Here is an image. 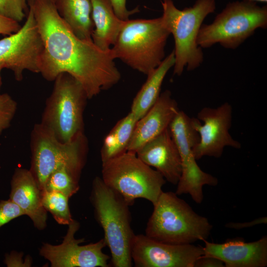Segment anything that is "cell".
<instances>
[{
    "label": "cell",
    "mask_w": 267,
    "mask_h": 267,
    "mask_svg": "<svg viewBox=\"0 0 267 267\" xmlns=\"http://www.w3.org/2000/svg\"><path fill=\"white\" fill-rule=\"evenodd\" d=\"M267 27V6L243 0L228 2L209 24H203L197 42L201 48L216 44L235 49L259 28Z\"/></svg>",
    "instance_id": "8992f818"
},
{
    "label": "cell",
    "mask_w": 267,
    "mask_h": 267,
    "mask_svg": "<svg viewBox=\"0 0 267 267\" xmlns=\"http://www.w3.org/2000/svg\"><path fill=\"white\" fill-rule=\"evenodd\" d=\"M137 121L129 112L117 122L104 139L100 150L102 163L127 151Z\"/></svg>",
    "instance_id": "44dd1931"
},
{
    "label": "cell",
    "mask_w": 267,
    "mask_h": 267,
    "mask_svg": "<svg viewBox=\"0 0 267 267\" xmlns=\"http://www.w3.org/2000/svg\"><path fill=\"white\" fill-rule=\"evenodd\" d=\"M9 200L17 205L39 229L46 226V211L42 202V190L30 170L17 168L12 177Z\"/></svg>",
    "instance_id": "e0dca14e"
},
{
    "label": "cell",
    "mask_w": 267,
    "mask_h": 267,
    "mask_svg": "<svg viewBox=\"0 0 267 267\" xmlns=\"http://www.w3.org/2000/svg\"><path fill=\"white\" fill-rule=\"evenodd\" d=\"M26 0V1H27V0ZM52 0V1L53 2H54V1H55V0Z\"/></svg>",
    "instance_id": "836d02e7"
},
{
    "label": "cell",
    "mask_w": 267,
    "mask_h": 267,
    "mask_svg": "<svg viewBox=\"0 0 267 267\" xmlns=\"http://www.w3.org/2000/svg\"><path fill=\"white\" fill-rule=\"evenodd\" d=\"M179 110L171 91H163L149 111L137 121L127 151L135 153L143 145L168 128Z\"/></svg>",
    "instance_id": "9a60e30c"
},
{
    "label": "cell",
    "mask_w": 267,
    "mask_h": 267,
    "mask_svg": "<svg viewBox=\"0 0 267 267\" xmlns=\"http://www.w3.org/2000/svg\"><path fill=\"white\" fill-rule=\"evenodd\" d=\"M205 256L222 261L225 267H265L267 266V237L251 242L229 240L222 243L204 240Z\"/></svg>",
    "instance_id": "5bb4252c"
},
{
    "label": "cell",
    "mask_w": 267,
    "mask_h": 267,
    "mask_svg": "<svg viewBox=\"0 0 267 267\" xmlns=\"http://www.w3.org/2000/svg\"><path fill=\"white\" fill-rule=\"evenodd\" d=\"M90 199L96 221L104 231L112 265L114 267H132V248L135 234L131 227L130 206L99 177L93 180Z\"/></svg>",
    "instance_id": "3957f363"
},
{
    "label": "cell",
    "mask_w": 267,
    "mask_h": 267,
    "mask_svg": "<svg viewBox=\"0 0 267 267\" xmlns=\"http://www.w3.org/2000/svg\"><path fill=\"white\" fill-rule=\"evenodd\" d=\"M59 14L79 38L92 41L94 27L89 0H55Z\"/></svg>",
    "instance_id": "ffe728a7"
},
{
    "label": "cell",
    "mask_w": 267,
    "mask_h": 267,
    "mask_svg": "<svg viewBox=\"0 0 267 267\" xmlns=\"http://www.w3.org/2000/svg\"><path fill=\"white\" fill-rule=\"evenodd\" d=\"M203 255V247L161 242L145 234L135 235L131 252L136 267H194Z\"/></svg>",
    "instance_id": "7c38bea8"
},
{
    "label": "cell",
    "mask_w": 267,
    "mask_h": 267,
    "mask_svg": "<svg viewBox=\"0 0 267 267\" xmlns=\"http://www.w3.org/2000/svg\"><path fill=\"white\" fill-rule=\"evenodd\" d=\"M173 50L165 57L160 65L147 75L146 81L134 98L130 113L138 120L152 107L160 94L163 82L175 64Z\"/></svg>",
    "instance_id": "d6986e66"
},
{
    "label": "cell",
    "mask_w": 267,
    "mask_h": 267,
    "mask_svg": "<svg viewBox=\"0 0 267 267\" xmlns=\"http://www.w3.org/2000/svg\"><path fill=\"white\" fill-rule=\"evenodd\" d=\"M44 49L39 70L44 79L53 81L66 73L76 79L89 99L117 84L121 76L111 48L103 50L92 41L78 37L59 14L51 0H27Z\"/></svg>",
    "instance_id": "6da1fadb"
},
{
    "label": "cell",
    "mask_w": 267,
    "mask_h": 267,
    "mask_svg": "<svg viewBox=\"0 0 267 267\" xmlns=\"http://www.w3.org/2000/svg\"><path fill=\"white\" fill-rule=\"evenodd\" d=\"M161 4L162 23L175 41L174 74L180 76L185 67L192 71L203 61L197 37L204 20L215 11L216 1L196 0L193 5L183 9L178 8L172 0H162Z\"/></svg>",
    "instance_id": "277c9868"
},
{
    "label": "cell",
    "mask_w": 267,
    "mask_h": 267,
    "mask_svg": "<svg viewBox=\"0 0 267 267\" xmlns=\"http://www.w3.org/2000/svg\"><path fill=\"white\" fill-rule=\"evenodd\" d=\"M89 0L94 27L92 41L100 49L108 50L115 44L126 21L116 15L109 0Z\"/></svg>",
    "instance_id": "ac0fdd59"
},
{
    "label": "cell",
    "mask_w": 267,
    "mask_h": 267,
    "mask_svg": "<svg viewBox=\"0 0 267 267\" xmlns=\"http://www.w3.org/2000/svg\"><path fill=\"white\" fill-rule=\"evenodd\" d=\"M41 123L59 141L68 142L84 133V112L89 99L81 84L66 73L53 81Z\"/></svg>",
    "instance_id": "52a82bcc"
},
{
    "label": "cell",
    "mask_w": 267,
    "mask_h": 267,
    "mask_svg": "<svg viewBox=\"0 0 267 267\" xmlns=\"http://www.w3.org/2000/svg\"><path fill=\"white\" fill-rule=\"evenodd\" d=\"M69 198L59 192L42 191V202L44 208L61 224L68 225L73 220L68 205Z\"/></svg>",
    "instance_id": "603a6c76"
},
{
    "label": "cell",
    "mask_w": 267,
    "mask_h": 267,
    "mask_svg": "<svg viewBox=\"0 0 267 267\" xmlns=\"http://www.w3.org/2000/svg\"><path fill=\"white\" fill-rule=\"evenodd\" d=\"M25 0H0V15L20 22L28 9Z\"/></svg>",
    "instance_id": "cb8c5ba5"
},
{
    "label": "cell",
    "mask_w": 267,
    "mask_h": 267,
    "mask_svg": "<svg viewBox=\"0 0 267 267\" xmlns=\"http://www.w3.org/2000/svg\"><path fill=\"white\" fill-rule=\"evenodd\" d=\"M23 215V210L10 200L0 202V227Z\"/></svg>",
    "instance_id": "484cf974"
},
{
    "label": "cell",
    "mask_w": 267,
    "mask_h": 267,
    "mask_svg": "<svg viewBox=\"0 0 267 267\" xmlns=\"http://www.w3.org/2000/svg\"><path fill=\"white\" fill-rule=\"evenodd\" d=\"M32 153L30 170L42 190L49 176L55 170L66 166L82 171L88 149L84 133L68 142H62L41 123L34 125L31 134Z\"/></svg>",
    "instance_id": "9c48e42d"
},
{
    "label": "cell",
    "mask_w": 267,
    "mask_h": 267,
    "mask_svg": "<svg viewBox=\"0 0 267 267\" xmlns=\"http://www.w3.org/2000/svg\"><path fill=\"white\" fill-rule=\"evenodd\" d=\"M168 128L181 159V173L179 181L189 186L205 182L208 174L200 169L193 152V148L199 140V135L193 126L192 118L179 110Z\"/></svg>",
    "instance_id": "4fadbf2b"
},
{
    "label": "cell",
    "mask_w": 267,
    "mask_h": 267,
    "mask_svg": "<svg viewBox=\"0 0 267 267\" xmlns=\"http://www.w3.org/2000/svg\"><path fill=\"white\" fill-rule=\"evenodd\" d=\"M101 178L130 206L135 199H145L154 205L166 180L135 153L127 151L102 163Z\"/></svg>",
    "instance_id": "ba28073f"
},
{
    "label": "cell",
    "mask_w": 267,
    "mask_h": 267,
    "mask_svg": "<svg viewBox=\"0 0 267 267\" xmlns=\"http://www.w3.org/2000/svg\"><path fill=\"white\" fill-rule=\"evenodd\" d=\"M19 22L0 15V35H10L21 28Z\"/></svg>",
    "instance_id": "83f0119b"
},
{
    "label": "cell",
    "mask_w": 267,
    "mask_h": 267,
    "mask_svg": "<svg viewBox=\"0 0 267 267\" xmlns=\"http://www.w3.org/2000/svg\"><path fill=\"white\" fill-rule=\"evenodd\" d=\"M169 32L160 17L129 19L111 47L115 59L146 75L162 63Z\"/></svg>",
    "instance_id": "5b68a950"
},
{
    "label": "cell",
    "mask_w": 267,
    "mask_h": 267,
    "mask_svg": "<svg viewBox=\"0 0 267 267\" xmlns=\"http://www.w3.org/2000/svg\"><path fill=\"white\" fill-rule=\"evenodd\" d=\"M3 68H4L3 64L2 63H0V87H1V84H2V83H1V76H0V73H1V70H2V69ZM0 94H1L0 93Z\"/></svg>",
    "instance_id": "1f68e13d"
},
{
    "label": "cell",
    "mask_w": 267,
    "mask_h": 267,
    "mask_svg": "<svg viewBox=\"0 0 267 267\" xmlns=\"http://www.w3.org/2000/svg\"><path fill=\"white\" fill-rule=\"evenodd\" d=\"M224 263L216 258L202 256L195 262L194 267H224Z\"/></svg>",
    "instance_id": "f1b7e54d"
},
{
    "label": "cell",
    "mask_w": 267,
    "mask_h": 267,
    "mask_svg": "<svg viewBox=\"0 0 267 267\" xmlns=\"http://www.w3.org/2000/svg\"><path fill=\"white\" fill-rule=\"evenodd\" d=\"M21 259V254L11 253L7 255L5 260V263L7 267L30 266V264L23 262Z\"/></svg>",
    "instance_id": "4dcf8cb0"
},
{
    "label": "cell",
    "mask_w": 267,
    "mask_h": 267,
    "mask_svg": "<svg viewBox=\"0 0 267 267\" xmlns=\"http://www.w3.org/2000/svg\"><path fill=\"white\" fill-rule=\"evenodd\" d=\"M135 153L143 162L158 171L166 181L177 184L181 173V162L169 128L143 145Z\"/></svg>",
    "instance_id": "2e32d148"
},
{
    "label": "cell",
    "mask_w": 267,
    "mask_h": 267,
    "mask_svg": "<svg viewBox=\"0 0 267 267\" xmlns=\"http://www.w3.org/2000/svg\"><path fill=\"white\" fill-rule=\"evenodd\" d=\"M213 225L173 192L162 191L153 205L145 232L155 240L173 244L207 240Z\"/></svg>",
    "instance_id": "7a4b0ae2"
},
{
    "label": "cell",
    "mask_w": 267,
    "mask_h": 267,
    "mask_svg": "<svg viewBox=\"0 0 267 267\" xmlns=\"http://www.w3.org/2000/svg\"><path fill=\"white\" fill-rule=\"evenodd\" d=\"M81 172L66 166L60 167L49 176L42 190L59 192L70 198L79 189Z\"/></svg>",
    "instance_id": "7402d4cb"
},
{
    "label": "cell",
    "mask_w": 267,
    "mask_h": 267,
    "mask_svg": "<svg viewBox=\"0 0 267 267\" xmlns=\"http://www.w3.org/2000/svg\"><path fill=\"white\" fill-rule=\"evenodd\" d=\"M17 107V102L10 95H0V134L10 126Z\"/></svg>",
    "instance_id": "d4e9b609"
},
{
    "label": "cell",
    "mask_w": 267,
    "mask_h": 267,
    "mask_svg": "<svg viewBox=\"0 0 267 267\" xmlns=\"http://www.w3.org/2000/svg\"><path fill=\"white\" fill-rule=\"evenodd\" d=\"M192 125L199 135L198 142L193 148L196 160L203 157L220 158L225 147L240 149L241 145L230 135L232 107L224 102L217 108L204 107L192 118Z\"/></svg>",
    "instance_id": "30bf717a"
},
{
    "label": "cell",
    "mask_w": 267,
    "mask_h": 267,
    "mask_svg": "<svg viewBox=\"0 0 267 267\" xmlns=\"http://www.w3.org/2000/svg\"><path fill=\"white\" fill-rule=\"evenodd\" d=\"M247 0L255 1L256 2H264V3H265V2H267V0Z\"/></svg>",
    "instance_id": "d6a6232c"
},
{
    "label": "cell",
    "mask_w": 267,
    "mask_h": 267,
    "mask_svg": "<svg viewBox=\"0 0 267 267\" xmlns=\"http://www.w3.org/2000/svg\"><path fill=\"white\" fill-rule=\"evenodd\" d=\"M267 223V217H260L250 222H229L225 225L226 227L241 229L244 228L250 227L259 224H266Z\"/></svg>",
    "instance_id": "f546056e"
},
{
    "label": "cell",
    "mask_w": 267,
    "mask_h": 267,
    "mask_svg": "<svg viewBox=\"0 0 267 267\" xmlns=\"http://www.w3.org/2000/svg\"><path fill=\"white\" fill-rule=\"evenodd\" d=\"M80 227L74 220L68 224L62 243L58 245L44 244L40 254L48 260L52 267H108L110 257L103 252L106 246L104 238L94 243L79 244L84 239H76V232Z\"/></svg>",
    "instance_id": "8fae6325"
},
{
    "label": "cell",
    "mask_w": 267,
    "mask_h": 267,
    "mask_svg": "<svg viewBox=\"0 0 267 267\" xmlns=\"http://www.w3.org/2000/svg\"><path fill=\"white\" fill-rule=\"evenodd\" d=\"M109 1L115 14L122 20L127 21L130 19L129 17L131 15L139 11L137 7L129 10L126 6V0H109Z\"/></svg>",
    "instance_id": "4316f807"
}]
</instances>
